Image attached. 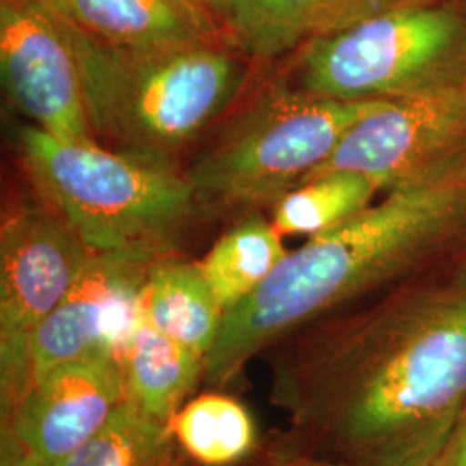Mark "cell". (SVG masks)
I'll return each mask as SVG.
<instances>
[{
  "instance_id": "3957f363",
  "label": "cell",
  "mask_w": 466,
  "mask_h": 466,
  "mask_svg": "<svg viewBox=\"0 0 466 466\" xmlns=\"http://www.w3.org/2000/svg\"><path fill=\"white\" fill-rule=\"evenodd\" d=\"M67 21L92 130L119 149L169 157L232 104L246 78L223 44L116 49Z\"/></svg>"
},
{
  "instance_id": "9c48e42d",
  "label": "cell",
  "mask_w": 466,
  "mask_h": 466,
  "mask_svg": "<svg viewBox=\"0 0 466 466\" xmlns=\"http://www.w3.org/2000/svg\"><path fill=\"white\" fill-rule=\"evenodd\" d=\"M0 71L13 104L36 128L94 140L66 13L52 0H0Z\"/></svg>"
},
{
  "instance_id": "44dd1931",
  "label": "cell",
  "mask_w": 466,
  "mask_h": 466,
  "mask_svg": "<svg viewBox=\"0 0 466 466\" xmlns=\"http://www.w3.org/2000/svg\"><path fill=\"white\" fill-rule=\"evenodd\" d=\"M0 452V466H44L19 444V441L13 433L7 431H2Z\"/></svg>"
},
{
  "instance_id": "5b68a950",
  "label": "cell",
  "mask_w": 466,
  "mask_h": 466,
  "mask_svg": "<svg viewBox=\"0 0 466 466\" xmlns=\"http://www.w3.org/2000/svg\"><path fill=\"white\" fill-rule=\"evenodd\" d=\"M387 100H337L275 85L206 150L187 180L198 211L275 206L323 165L350 128Z\"/></svg>"
},
{
  "instance_id": "6da1fadb",
  "label": "cell",
  "mask_w": 466,
  "mask_h": 466,
  "mask_svg": "<svg viewBox=\"0 0 466 466\" xmlns=\"http://www.w3.org/2000/svg\"><path fill=\"white\" fill-rule=\"evenodd\" d=\"M273 400L337 461L435 465L466 413V267L287 354Z\"/></svg>"
},
{
  "instance_id": "603a6c76",
  "label": "cell",
  "mask_w": 466,
  "mask_h": 466,
  "mask_svg": "<svg viewBox=\"0 0 466 466\" xmlns=\"http://www.w3.org/2000/svg\"><path fill=\"white\" fill-rule=\"evenodd\" d=\"M267 466H358L350 465V463H342V461H335V460H311V458H304V456H294V458H282V460H275Z\"/></svg>"
},
{
  "instance_id": "ba28073f",
  "label": "cell",
  "mask_w": 466,
  "mask_h": 466,
  "mask_svg": "<svg viewBox=\"0 0 466 466\" xmlns=\"http://www.w3.org/2000/svg\"><path fill=\"white\" fill-rule=\"evenodd\" d=\"M463 156L466 80L387 100L360 119L304 182L332 171H354L370 177L380 190H390Z\"/></svg>"
},
{
  "instance_id": "7402d4cb",
  "label": "cell",
  "mask_w": 466,
  "mask_h": 466,
  "mask_svg": "<svg viewBox=\"0 0 466 466\" xmlns=\"http://www.w3.org/2000/svg\"><path fill=\"white\" fill-rule=\"evenodd\" d=\"M433 466H466V413L448 448Z\"/></svg>"
},
{
  "instance_id": "4fadbf2b",
  "label": "cell",
  "mask_w": 466,
  "mask_h": 466,
  "mask_svg": "<svg viewBox=\"0 0 466 466\" xmlns=\"http://www.w3.org/2000/svg\"><path fill=\"white\" fill-rule=\"evenodd\" d=\"M140 313L159 332L202 358L217 344L225 319V309L199 263H187L169 254L150 267L140 294Z\"/></svg>"
},
{
  "instance_id": "ffe728a7",
  "label": "cell",
  "mask_w": 466,
  "mask_h": 466,
  "mask_svg": "<svg viewBox=\"0 0 466 466\" xmlns=\"http://www.w3.org/2000/svg\"><path fill=\"white\" fill-rule=\"evenodd\" d=\"M417 2L421 0H335V23L332 32L342 30L361 19L377 16Z\"/></svg>"
},
{
  "instance_id": "9a60e30c",
  "label": "cell",
  "mask_w": 466,
  "mask_h": 466,
  "mask_svg": "<svg viewBox=\"0 0 466 466\" xmlns=\"http://www.w3.org/2000/svg\"><path fill=\"white\" fill-rule=\"evenodd\" d=\"M333 23L335 0H228L223 30L244 54L271 59L330 34Z\"/></svg>"
},
{
  "instance_id": "e0dca14e",
  "label": "cell",
  "mask_w": 466,
  "mask_h": 466,
  "mask_svg": "<svg viewBox=\"0 0 466 466\" xmlns=\"http://www.w3.org/2000/svg\"><path fill=\"white\" fill-rule=\"evenodd\" d=\"M379 190L380 187L361 173H325L283 196L271 208V221L282 235L315 237L367 209Z\"/></svg>"
},
{
  "instance_id": "cb8c5ba5",
  "label": "cell",
  "mask_w": 466,
  "mask_h": 466,
  "mask_svg": "<svg viewBox=\"0 0 466 466\" xmlns=\"http://www.w3.org/2000/svg\"><path fill=\"white\" fill-rule=\"evenodd\" d=\"M200 4L217 17L218 23L221 25L223 28V23H225V17H227V11H228V0H199ZM225 32V30H223Z\"/></svg>"
},
{
  "instance_id": "5bb4252c",
  "label": "cell",
  "mask_w": 466,
  "mask_h": 466,
  "mask_svg": "<svg viewBox=\"0 0 466 466\" xmlns=\"http://www.w3.org/2000/svg\"><path fill=\"white\" fill-rule=\"evenodd\" d=\"M117 358L128 400L167 425L204 373L202 356L159 332L142 313Z\"/></svg>"
},
{
  "instance_id": "30bf717a",
  "label": "cell",
  "mask_w": 466,
  "mask_h": 466,
  "mask_svg": "<svg viewBox=\"0 0 466 466\" xmlns=\"http://www.w3.org/2000/svg\"><path fill=\"white\" fill-rule=\"evenodd\" d=\"M169 252L171 244L94 252L66 298L35 332L34 379L67 361L119 356L140 318V294L150 267Z\"/></svg>"
},
{
  "instance_id": "d6986e66",
  "label": "cell",
  "mask_w": 466,
  "mask_h": 466,
  "mask_svg": "<svg viewBox=\"0 0 466 466\" xmlns=\"http://www.w3.org/2000/svg\"><path fill=\"white\" fill-rule=\"evenodd\" d=\"M169 425L125 400L99 432L59 466H167Z\"/></svg>"
},
{
  "instance_id": "52a82bcc",
  "label": "cell",
  "mask_w": 466,
  "mask_h": 466,
  "mask_svg": "<svg viewBox=\"0 0 466 466\" xmlns=\"http://www.w3.org/2000/svg\"><path fill=\"white\" fill-rule=\"evenodd\" d=\"M94 250L49 204L21 206L0 230L2 420L34 383L32 339L66 298Z\"/></svg>"
},
{
  "instance_id": "277c9868",
  "label": "cell",
  "mask_w": 466,
  "mask_h": 466,
  "mask_svg": "<svg viewBox=\"0 0 466 466\" xmlns=\"http://www.w3.org/2000/svg\"><path fill=\"white\" fill-rule=\"evenodd\" d=\"M19 154L38 194L94 252L171 244L198 211L187 175L167 157L104 149L36 127L19 132Z\"/></svg>"
},
{
  "instance_id": "2e32d148",
  "label": "cell",
  "mask_w": 466,
  "mask_h": 466,
  "mask_svg": "<svg viewBox=\"0 0 466 466\" xmlns=\"http://www.w3.org/2000/svg\"><path fill=\"white\" fill-rule=\"evenodd\" d=\"M271 219L250 211L237 221L199 263L219 306L230 311L259 289L287 256Z\"/></svg>"
},
{
  "instance_id": "8fae6325",
  "label": "cell",
  "mask_w": 466,
  "mask_h": 466,
  "mask_svg": "<svg viewBox=\"0 0 466 466\" xmlns=\"http://www.w3.org/2000/svg\"><path fill=\"white\" fill-rule=\"evenodd\" d=\"M128 400L117 356H92L36 375L2 431L44 466H59Z\"/></svg>"
},
{
  "instance_id": "7a4b0ae2",
  "label": "cell",
  "mask_w": 466,
  "mask_h": 466,
  "mask_svg": "<svg viewBox=\"0 0 466 466\" xmlns=\"http://www.w3.org/2000/svg\"><path fill=\"white\" fill-rule=\"evenodd\" d=\"M463 238L466 156L387 190L382 202L287 252L259 289L225 313L217 344L204 358L208 382H230L285 335Z\"/></svg>"
},
{
  "instance_id": "7c38bea8",
  "label": "cell",
  "mask_w": 466,
  "mask_h": 466,
  "mask_svg": "<svg viewBox=\"0 0 466 466\" xmlns=\"http://www.w3.org/2000/svg\"><path fill=\"white\" fill-rule=\"evenodd\" d=\"M82 30L123 50L223 44V28L199 0H54Z\"/></svg>"
},
{
  "instance_id": "8992f818",
  "label": "cell",
  "mask_w": 466,
  "mask_h": 466,
  "mask_svg": "<svg viewBox=\"0 0 466 466\" xmlns=\"http://www.w3.org/2000/svg\"><path fill=\"white\" fill-rule=\"evenodd\" d=\"M466 80V17L421 2L306 42L302 90L337 100H396Z\"/></svg>"
},
{
  "instance_id": "ac0fdd59",
  "label": "cell",
  "mask_w": 466,
  "mask_h": 466,
  "mask_svg": "<svg viewBox=\"0 0 466 466\" xmlns=\"http://www.w3.org/2000/svg\"><path fill=\"white\" fill-rule=\"evenodd\" d=\"M169 432L206 466L233 465L256 446V425L249 411L221 394H202L190 400L171 418Z\"/></svg>"
}]
</instances>
